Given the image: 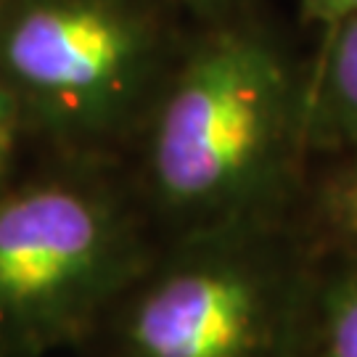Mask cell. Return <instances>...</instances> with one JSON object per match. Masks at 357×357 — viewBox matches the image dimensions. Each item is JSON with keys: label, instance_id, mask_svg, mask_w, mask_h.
<instances>
[{"label": "cell", "instance_id": "1", "mask_svg": "<svg viewBox=\"0 0 357 357\" xmlns=\"http://www.w3.org/2000/svg\"><path fill=\"white\" fill-rule=\"evenodd\" d=\"M138 199L165 238L296 206L305 77L265 26L228 16L180 45L141 128Z\"/></svg>", "mask_w": 357, "mask_h": 357}, {"label": "cell", "instance_id": "2", "mask_svg": "<svg viewBox=\"0 0 357 357\" xmlns=\"http://www.w3.org/2000/svg\"><path fill=\"white\" fill-rule=\"evenodd\" d=\"M315 265L299 204L165 238L96 336L112 357H302Z\"/></svg>", "mask_w": 357, "mask_h": 357}, {"label": "cell", "instance_id": "3", "mask_svg": "<svg viewBox=\"0 0 357 357\" xmlns=\"http://www.w3.org/2000/svg\"><path fill=\"white\" fill-rule=\"evenodd\" d=\"M141 199L98 172L0 188V357H45L96 336L156 252Z\"/></svg>", "mask_w": 357, "mask_h": 357}, {"label": "cell", "instance_id": "4", "mask_svg": "<svg viewBox=\"0 0 357 357\" xmlns=\"http://www.w3.org/2000/svg\"><path fill=\"white\" fill-rule=\"evenodd\" d=\"M178 51L165 0H0V77L22 125L69 151L138 132Z\"/></svg>", "mask_w": 357, "mask_h": 357}, {"label": "cell", "instance_id": "5", "mask_svg": "<svg viewBox=\"0 0 357 357\" xmlns=\"http://www.w3.org/2000/svg\"><path fill=\"white\" fill-rule=\"evenodd\" d=\"M305 149L357 153V13L328 26L312 77H305Z\"/></svg>", "mask_w": 357, "mask_h": 357}, {"label": "cell", "instance_id": "6", "mask_svg": "<svg viewBox=\"0 0 357 357\" xmlns=\"http://www.w3.org/2000/svg\"><path fill=\"white\" fill-rule=\"evenodd\" d=\"M302 357H357V249H318Z\"/></svg>", "mask_w": 357, "mask_h": 357}, {"label": "cell", "instance_id": "7", "mask_svg": "<svg viewBox=\"0 0 357 357\" xmlns=\"http://www.w3.org/2000/svg\"><path fill=\"white\" fill-rule=\"evenodd\" d=\"M315 249H357V153L336 156L299 204Z\"/></svg>", "mask_w": 357, "mask_h": 357}, {"label": "cell", "instance_id": "8", "mask_svg": "<svg viewBox=\"0 0 357 357\" xmlns=\"http://www.w3.org/2000/svg\"><path fill=\"white\" fill-rule=\"evenodd\" d=\"M22 116L13 103L11 90L6 88L0 77V188L13 180V162H16V149H19V135H22Z\"/></svg>", "mask_w": 357, "mask_h": 357}, {"label": "cell", "instance_id": "9", "mask_svg": "<svg viewBox=\"0 0 357 357\" xmlns=\"http://www.w3.org/2000/svg\"><path fill=\"white\" fill-rule=\"evenodd\" d=\"M299 11L305 22L323 24L326 29L357 13V0H299Z\"/></svg>", "mask_w": 357, "mask_h": 357}, {"label": "cell", "instance_id": "10", "mask_svg": "<svg viewBox=\"0 0 357 357\" xmlns=\"http://www.w3.org/2000/svg\"><path fill=\"white\" fill-rule=\"evenodd\" d=\"M175 3H180L183 8H188L204 22H220V19L236 16L246 0H175Z\"/></svg>", "mask_w": 357, "mask_h": 357}]
</instances>
